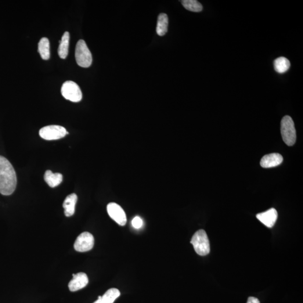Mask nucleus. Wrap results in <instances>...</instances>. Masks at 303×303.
<instances>
[{"label": "nucleus", "instance_id": "9b49d317", "mask_svg": "<svg viewBox=\"0 0 303 303\" xmlns=\"http://www.w3.org/2000/svg\"><path fill=\"white\" fill-rule=\"evenodd\" d=\"M283 157L279 153H274L266 154L261 160L260 164L263 168H270L277 167L282 163Z\"/></svg>", "mask_w": 303, "mask_h": 303}, {"label": "nucleus", "instance_id": "0eeeda50", "mask_svg": "<svg viewBox=\"0 0 303 303\" xmlns=\"http://www.w3.org/2000/svg\"><path fill=\"white\" fill-rule=\"evenodd\" d=\"M95 244V239L91 233L84 232L79 236L74 245L76 251L85 252L91 251Z\"/></svg>", "mask_w": 303, "mask_h": 303}, {"label": "nucleus", "instance_id": "a211bd4d", "mask_svg": "<svg viewBox=\"0 0 303 303\" xmlns=\"http://www.w3.org/2000/svg\"><path fill=\"white\" fill-rule=\"evenodd\" d=\"M38 52L43 60H48L50 57V42L48 38H42L38 43Z\"/></svg>", "mask_w": 303, "mask_h": 303}, {"label": "nucleus", "instance_id": "ddd939ff", "mask_svg": "<svg viewBox=\"0 0 303 303\" xmlns=\"http://www.w3.org/2000/svg\"><path fill=\"white\" fill-rule=\"evenodd\" d=\"M44 179L50 187H55L62 183L63 177L60 173H53L50 170H47L44 175Z\"/></svg>", "mask_w": 303, "mask_h": 303}, {"label": "nucleus", "instance_id": "f257e3e1", "mask_svg": "<svg viewBox=\"0 0 303 303\" xmlns=\"http://www.w3.org/2000/svg\"><path fill=\"white\" fill-rule=\"evenodd\" d=\"M17 178L15 169L9 161L0 156V193L10 196L15 191Z\"/></svg>", "mask_w": 303, "mask_h": 303}, {"label": "nucleus", "instance_id": "1a4fd4ad", "mask_svg": "<svg viewBox=\"0 0 303 303\" xmlns=\"http://www.w3.org/2000/svg\"><path fill=\"white\" fill-rule=\"evenodd\" d=\"M73 279L68 283V288L72 292L82 289L87 286L89 280L85 273L80 272L73 274Z\"/></svg>", "mask_w": 303, "mask_h": 303}, {"label": "nucleus", "instance_id": "6e6552de", "mask_svg": "<svg viewBox=\"0 0 303 303\" xmlns=\"http://www.w3.org/2000/svg\"><path fill=\"white\" fill-rule=\"evenodd\" d=\"M107 210L110 217L119 225H126L127 219L125 211L120 205L116 203H110L107 205Z\"/></svg>", "mask_w": 303, "mask_h": 303}, {"label": "nucleus", "instance_id": "f3484780", "mask_svg": "<svg viewBox=\"0 0 303 303\" xmlns=\"http://www.w3.org/2000/svg\"><path fill=\"white\" fill-rule=\"evenodd\" d=\"M274 68L280 74L286 73L290 67L289 60L284 57H280L274 61Z\"/></svg>", "mask_w": 303, "mask_h": 303}, {"label": "nucleus", "instance_id": "7ed1b4c3", "mask_svg": "<svg viewBox=\"0 0 303 303\" xmlns=\"http://www.w3.org/2000/svg\"><path fill=\"white\" fill-rule=\"evenodd\" d=\"M281 133L283 139L287 146H293L297 139V134L293 119L289 116L284 117L281 122Z\"/></svg>", "mask_w": 303, "mask_h": 303}, {"label": "nucleus", "instance_id": "f8f14e48", "mask_svg": "<svg viewBox=\"0 0 303 303\" xmlns=\"http://www.w3.org/2000/svg\"><path fill=\"white\" fill-rule=\"evenodd\" d=\"M78 201L77 194L75 193L68 195L65 200L63 203L65 215L67 217H70L75 213V205Z\"/></svg>", "mask_w": 303, "mask_h": 303}, {"label": "nucleus", "instance_id": "dca6fc26", "mask_svg": "<svg viewBox=\"0 0 303 303\" xmlns=\"http://www.w3.org/2000/svg\"><path fill=\"white\" fill-rule=\"evenodd\" d=\"M168 19L167 14L162 13L158 16L156 32L158 35L163 36L168 30Z\"/></svg>", "mask_w": 303, "mask_h": 303}, {"label": "nucleus", "instance_id": "20e7f679", "mask_svg": "<svg viewBox=\"0 0 303 303\" xmlns=\"http://www.w3.org/2000/svg\"><path fill=\"white\" fill-rule=\"evenodd\" d=\"M75 59L79 66L88 67L92 63V56L86 43L83 39L79 40L76 46Z\"/></svg>", "mask_w": 303, "mask_h": 303}, {"label": "nucleus", "instance_id": "2eb2a0df", "mask_svg": "<svg viewBox=\"0 0 303 303\" xmlns=\"http://www.w3.org/2000/svg\"><path fill=\"white\" fill-rule=\"evenodd\" d=\"M120 295V291L116 288H112L108 290L102 297L93 303H114Z\"/></svg>", "mask_w": 303, "mask_h": 303}, {"label": "nucleus", "instance_id": "6ab92c4d", "mask_svg": "<svg viewBox=\"0 0 303 303\" xmlns=\"http://www.w3.org/2000/svg\"><path fill=\"white\" fill-rule=\"evenodd\" d=\"M182 3L183 6L190 12L198 13L203 9L201 3L196 0H184Z\"/></svg>", "mask_w": 303, "mask_h": 303}, {"label": "nucleus", "instance_id": "9d476101", "mask_svg": "<svg viewBox=\"0 0 303 303\" xmlns=\"http://www.w3.org/2000/svg\"><path fill=\"white\" fill-rule=\"evenodd\" d=\"M277 218V212L275 208H270L266 212L257 215L259 221L269 228H272L275 225Z\"/></svg>", "mask_w": 303, "mask_h": 303}, {"label": "nucleus", "instance_id": "423d86ee", "mask_svg": "<svg viewBox=\"0 0 303 303\" xmlns=\"http://www.w3.org/2000/svg\"><path fill=\"white\" fill-rule=\"evenodd\" d=\"M67 130L60 125H49L43 127L39 131V135L47 140H57L63 138L67 135Z\"/></svg>", "mask_w": 303, "mask_h": 303}, {"label": "nucleus", "instance_id": "39448f33", "mask_svg": "<svg viewBox=\"0 0 303 303\" xmlns=\"http://www.w3.org/2000/svg\"><path fill=\"white\" fill-rule=\"evenodd\" d=\"M61 94L67 100L78 102L82 99V93L79 85L73 81L65 82L61 89Z\"/></svg>", "mask_w": 303, "mask_h": 303}, {"label": "nucleus", "instance_id": "aec40b11", "mask_svg": "<svg viewBox=\"0 0 303 303\" xmlns=\"http://www.w3.org/2000/svg\"><path fill=\"white\" fill-rule=\"evenodd\" d=\"M143 220L139 216H136L132 220V226L135 227V229H138L141 228L143 226Z\"/></svg>", "mask_w": 303, "mask_h": 303}, {"label": "nucleus", "instance_id": "f03ea898", "mask_svg": "<svg viewBox=\"0 0 303 303\" xmlns=\"http://www.w3.org/2000/svg\"><path fill=\"white\" fill-rule=\"evenodd\" d=\"M190 243L198 255H206L210 252V244L206 232L204 230H198L194 234Z\"/></svg>", "mask_w": 303, "mask_h": 303}, {"label": "nucleus", "instance_id": "412c9836", "mask_svg": "<svg viewBox=\"0 0 303 303\" xmlns=\"http://www.w3.org/2000/svg\"><path fill=\"white\" fill-rule=\"evenodd\" d=\"M247 303H261L259 302V299L257 298L253 297H249L248 299Z\"/></svg>", "mask_w": 303, "mask_h": 303}, {"label": "nucleus", "instance_id": "4468645a", "mask_svg": "<svg viewBox=\"0 0 303 303\" xmlns=\"http://www.w3.org/2000/svg\"><path fill=\"white\" fill-rule=\"evenodd\" d=\"M69 42L70 34L68 32H65L61 40L59 41L60 45L58 49V53L61 59L67 58L68 53Z\"/></svg>", "mask_w": 303, "mask_h": 303}]
</instances>
